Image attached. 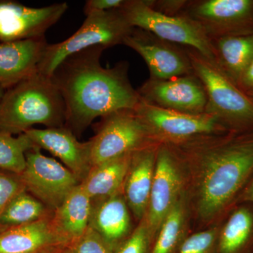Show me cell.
I'll return each mask as SVG.
<instances>
[{"label": "cell", "mask_w": 253, "mask_h": 253, "mask_svg": "<svg viewBox=\"0 0 253 253\" xmlns=\"http://www.w3.org/2000/svg\"><path fill=\"white\" fill-rule=\"evenodd\" d=\"M23 190L26 188L18 175L0 173V214L11 200Z\"/></svg>", "instance_id": "f546056e"}, {"label": "cell", "mask_w": 253, "mask_h": 253, "mask_svg": "<svg viewBox=\"0 0 253 253\" xmlns=\"http://www.w3.org/2000/svg\"><path fill=\"white\" fill-rule=\"evenodd\" d=\"M251 99H253V97H251Z\"/></svg>", "instance_id": "e575fe53"}, {"label": "cell", "mask_w": 253, "mask_h": 253, "mask_svg": "<svg viewBox=\"0 0 253 253\" xmlns=\"http://www.w3.org/2000/svg\"><path fill=\"white\" fill-rule=\"evenodd\" d=\"M101 119L99 130L89 141L92 167L156 144L134 109L121 110Z\"/></svg>", "instance_id": "ba28073f"}, {"label": "cell", "mask_w": 253, "mask_h": 253, "mask_svg": "<svg viewBox=\"0 0 253 253\" xmlns=\"http://www.w3.org/2000/svg\"><path fill=\"white\" fill-rule=\"evenodd\" d=\"M64 101L51 78L36 73L6 89L0 103V131L21 134L35 125L61 127Z\"/></svg>", "instance_id": "3957f363"}, {"label": "cell", "mask_w": 253, "mask_h": 253, "mask_svg": "<svg viewBox=\"0 0 253 253\" xmlns=\"http://www.w3.org/2000/svg\"><path fill=\"white\" fill-rule=\"evenodd\" d=\"M215 63L236 85L253 59V34L213 40Z\"/></svg>", "instance_id": "7402d4cb"}, {"label": "cell", "mask_w": 253, "mask_h": 253, "mask_svg": "<svg viewBox=\"0 0 253 253\" xmlns=\"http://www.w3.org/2000/svg\"><path fill=\"white\" fill-rule=\"evenodd\" d=\"M91 212V200L81 184L53 212V228L66 246L86 232L89 226Z\"/></svg>", "instance_id": "ffe728a7"}, {"label": "cell", "mask_w": 253, "mask_h": 253, "mask_svg": "<svg viewBox=\"0 0 253 253\" xmlns=\"http://www.w3.org/2000/svg\"><path fill=\"white\" fill-rule=\"evenodd\" d=\"M131 154L91 168L85 179L81 183L91 202L123 192Z\"/></svg>", "instance_id": "44dd1931"}, {"label": "cell", "mask_w": 253, "mask_h": 253, "mask_svg": "<svg viewBox=\"0 0 253 253\" xmlns=\"http://www.w3.org/2000/svg\"><path fill=\"white\" fill-rule=\"evenodd\" d=\"M68 9L66 2L36 8L12 0H0V42L44 38Z\"/></svg>", "instance_id": "8fae6325"}, {"label": "cell", "mask_w": 253, "mask_h": 253, "mask_svg": "<svg viewBox=\"0 0 253 253\" xmlns=\"http://www.w3.org/2000/svg\"><path fill=\"white\" fill-rule=\"evenodd\" d=\"M126 2V0H88L84 6V13L86 16L91 13L119 9Z\"/></svg>", "instance_id": "4dcf8cb0"}, {"label": "cell", "mask_w": 253, "mask_h": 253, "mask_svg": "<svg viewBox=\"0 0 253 253\" xmlns=\"http://www.w3.org/2000/svg\"><path fill=\"white\" fill-rule=\"evenodd\" d=\"M217 229L196 233L184 240L176 253H217Z\"/></svg>", "instance_id": "4316f807"}, {"label": "cell", "mask_w": 253, "mask_h": 253, "mask_svg": "<svg viewBox=\"0 0 253 253\" xmlns=\"http://www.w3.org/2000/svg\"><path fill=\"white\" fill-rule=\"evenodd\" d=\"M186 207L182 194L163 220L151 253H174L184 241Z\"/></svg>", "instance_id": "d4e9b609"}, {"label": "cell", "mask_w": 253, "mask_h": 253, "mask_svg": "<svg viewBox=\"0 0 253 253\" xmlns=\"http://www.w3.org/2000/svg\"><path fill=\"white\" fill-rule=\"evenodd\" d=\"M182 176L175 154L168 145L160 144L149 206L144 217L152 239L182 194Z\"/></svg>", "instance_id": "4fadbf2b"}, {"label": "cell", "mask_w": 253, "mask_h": 253, "mask_svg": "<svg viewBox=\"0 0 253 253\" xmlns=\"http://www.w3.org/2000/svg\"><path fill=\"white\" fill-rule=\"evenodd\" d=\"M159 145L151 144L131 154L123 192L128 207L142 220L149 206Z\"/></svg>", "instance_id": "e0dca14e"}, {"label": "cell", "mask_w": 253, "mask_h": 253, "mask_svg": "<svg viewBox=\"0 0 253 253\" xmlns=\"http://www.w3.org/2000/svg\"><path fill=\"white\" fill-rule=\"evenodd\" d=\"M199 172L197 210L210 220L241 196L253 176V129L199 136L168 145Z\"/></svg>", "instance_id": "7a4b0ae2"}, {"label": "cell", "mask_w": 253, "mask_h": 253, "mask_svg": "<svg viewBox=\"0 0 253 253\" xmlns=\"http://www.w3.org/2000/svg\"><path fill=\"white\" fill-rule=\"evenodd\" d=\"M194 75L208 98L206 113L217 118L229 131L253 129V101L241 90L219 66L197 51L185 47Z\"/></svg>", "instance_id": "277c9868"}, {"label": "cell", "mask_w": 253, "mask_h": 253, "mask_svg": "<svg viewBox=\"0 0 253 253\" xmlns=\"http://www.w3.org/2000/svg\"><path fill=\"white\" fill-rule=\"evenodd\" d=\"M52 213L41 201L23 190L0 214V226L7 228L31 224L49 217Z\"/></svg>", "instance_id": "cb8c5ba5"}, {"label": "cell", "mask_w": 253, "mask_h": 253, "mask_svg": "<svg viewBox=\"0 0 253 253\" xmlns=\"http://www.w3.org/2000/svg\"><path fill=\"white\" fill-rule=\"evenodd\" d=\"M133 28L144 30L163 41L191 48L215 62L212 41L203 28L184 15L163 14L146 0H126L120 9Z\"/></svg>", "instance_id": "8992f818"}, {"label": "cell", "mask_w": 253, "mask_h": 253, "mask_svg": "<svg viewBox=\"0 0 253 253\" xmlns=\"http://www.w3.org/2000/svg\"><path fill=\"white\" fill-rule=\"evenodd\" d=\"M134 111L158 144H176L199 136L229 131L217 118L208 114H188L149 104L141 99Z\"/></svg>", "instance_id": "52a82bcc"}, {"label": "cell", "mask_w": 253, "mask_h": 253, "mask_svg": "<svg viewBox=\"0 0 253 253\" xmlns=\"http://www.w3.org/2000/svg\"><path fill=\"white\" fill-rule=\"evenodd\" d=\"M51 215L0 230V253H47L66 244L55 232Z\"/></svg>", "instance_id": "ac0fdd59"}, {"label": "cell", "mask_w": 253, "mask_h": 253, "mask_svg": "<svg viewBox=\"0 0 253 253\" xmlns=\"http://www.w3.org/2000/svg\"><path fill=\"white\" fill-rule=\"evenodd\" d=\"M48 44L45 37L0 42V85L6 90L38 73Z\"/></svg>", "instance_id": "2e32d148"}, {"label": "cell", "mask_w": 253, "mask_h": 253, "mask_svg": "<svg viewBox=\"0 0 253 253\" xmlns=\"http://www.w3.org/2000/svg\"><path fill=\"white\" fill-rule=\"evenodd\" d=\"M0 227H1V226H0Z\"/></svg>", "instance_id": "d590c367"}, {"label": "cell", "mask_w": 253, "mask_h": 253, "mask_svg": "<svg viewBox=\"0 0 253 253\" xmlns=\"http://www.w3.org/2000/svg\"><path fill=\"white\" fill-rule=\"evenodd\" d=\"M63 253H113V250L90 227L79 239L63 248Z\"/></svg>", "instance_id": "83f0119b"}, {"label": "cell", "mask_w": 253, "mask_h": 253, "mask_svg": "<svg viewBox=\"0 0 253 253\" xmlns=\"http://www.w3.org/2000/svg\"><path fill=\"white\" fill-rule=\"evenodd\" d=\"M253 238V211L242 206L231 213L219 231L217 253H241Z\"/></svg>", "instance_id": "603a6c76"}, {"label": "cell", "mask_w": 253, "mask_h": 253, "mask_svg": "<svg viewBox=\"0 0 253 253\" xmlns=\"http://www.w3.org/2000/svg\"><path fill=\"white\" fill-rule=\"evenodd\" d=\"M123 44L140 55L149 67L151 78L169 80L194 75L185 48L158 38L144 30L134 28Z\"/></svg>", "instance_id": "7c38bea8"}, {"label": "cell", "mask_w": 253, "mask_h": 253, "mask_svg": "<svg viewBox=\"0 0 253 253\" xmlns=\"http://www.w3.org/2000/svg\"><path fill=\"white\" fill-rule=\"evenodd\" d=\"M5 92H6V89L0 85V103H1V100H2L3 97H4Z\"/></svg>", "instance_id": "836d02e7"}, {"label": "cell", "mask_w": 253, "mask_h": 253, "mask_svg": "<svg viewBox=\"0 0 253 253\" xmlns=\"http://www.w3.org/2000/svg\"><path fill=\"white\" fill-rule=\"evenodd\" d=\"M123 192L91 202L89 226L113 250L129 235L131 219Z\"/></svg>", "instance_id": "d6986e66"}, {"label": "cell", "mask_w": 253, "mask_h": 253, "mask_svg": "<svg viewBox=\"0 0 253 253\" xmlns=\"http://www.w3.org/2000/svg\"><path fill=\"white\" fill-rule=\"evenodd\" d=\"M36 146L27 134H12L0 131V169L20 175L26 168V154Z\"/></svg>", "instance_id": "484cf974"}, {"label": "cell", "mask_w": 253, "mask_h": 253, "mask_svg": "<svg viewBox=\"0 0 253 253\" xmlns=\"http://www.w3.org/2000/svg\"><path fill=\"white\" fill-rule=\"evenodd\" d=\"M121 10L100 11L86 15L81 28L66 41L49 44L38 65V73L51 77L68 56L88 48H105L123 44L133 30Z\"/></svg>", "instance_id": "5b68a950"}, {"label": "cell", "mask_w": 253, "mask_h": 253, "mask_svg": "<svg viewBox=\"0 0 253 253\" xmlns=\"http://www.w3.org/2000/svg\"><path fill=\"white\" fill-rule=\"evenodd\" d=\"M106 49L95 46L71 55L50 77L64 101L65 126L74 134H81L96 118L135 109L140 102L128 78L127 63L113 68L101 66Z\"/></svg>", "instance_id": "6da1fadb"}, {"label": "cell", "mask_w": 253, "mask_h": 253, "mask_svg": "<svg viewBox=\"0 0 253 253\" xmlns=\"http://www.w3.org/2000/svg\"><path fill=\"white\" fill-rule=\"evenodd\" d=\"M151 239L144 218L135 230L116 249L115 253H147Z\"/></svg>", "instance_id": "f1b7e54d"}, {"label": "cell", "mask_w": 253, "mask_h": 253, "mask_svg": "<svg viewBox=\"0 0 253 253\" xmlns=\"http://www.w3.org/2000/svg\"><path fill=\"white\" fill-rule=\"evenodd\" d=\"M238 87L249 97L253 96V59L249 65L241 78Z\"/></svg>", "instance_id": "1f68e13d"}, {"label": "cell", "mask_w": 253, "mask_h": 253, "mask_svg": "<svg viewBox=\"0 0 253 253\" xmlns=\"http://www.w3.org/2000/svg\"><path fill=\"white\" fill-rule=\"evenodd\" d=\"M239 200L243 202L253 205V176L248 185L241 193V196H239Z\"/></svg>", "instance_id": "d6a6232c"}, {"label": "cell", "mask_w": 253, "mask_h": 253, "mask_svg": "<svg viewBox=\"0 0 253 253\" xmlns=\"http://www.w3.org/2000/svg\"><path fill=\"white\" fill-rule=\"evenodd\" d=\"M24 133L40 149L46 150L61 160L80 182H83L89 174L92 168L89 141L80 142L66 126L45 129L33 127Z\"/></svg>", "instance_id": "9a60e30c"}, {"label": "cell", "mask_w": 253, "mask_h": 253, "mask_svg": "<svg viewBox=\"0 0 253 253\" xmlns=\"http://www.w3.org/2000/svg\"><path fill=\"white\" fill-rule=\"evenodd\" d=\"M136 90L141 99L163 109L188 114L206 113L207 95L194 75L169 80L150 78Z\"/></svg>", "instance_id": "5bb4252c"}, {"label": "cell", "mask_w": 253, "mask_h": 253, "mask_svg": "<svg viewBox=\"0 0 253 253\" xmlns=\"http://www.w3.org/2000/svg\"><path fill=\"white\" fill-rule=\"evenodd\" d=\"M179 15L199 23L212 41L253 34V0L187 1Z\"/></svg>", "instance_id": "30bf717a"}, {"label": "cell", "mask_w": 253, "mask_h": 253, "mask_svg": "<svg viewBox=\"0 0 253 253\" xmlns=\"http://www.w3.org/2000/svg\"><path fill=\"white\" fill-rule=\"evenodd\" d=\"M26 168L18 177L28 193L54 212L81 182L66 166L42 154L37 146L26 153Z\"/></svg>", "instance_id": "9c48e42d"}]
</instances>
